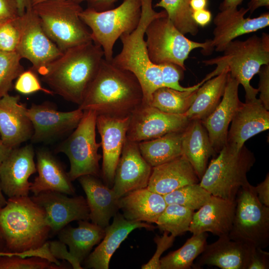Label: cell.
I'll return each mask as SVG.
<instances>
[{
	"instance_id": "1",
	"label": "cell",
	"mask_w": 269,
	"mask_h": 269,
	"mask_svg": "<svg viewBox=\"0 0 269 269\" xmlns=\"http://www.w3.org/2000/svg\"><path fill=\"white\" fill-rule=\"evenodd\" d=\"M141 87L131 72L103 58L79 109L97 115L130 117L143 102Z\"/></svg>"
},
{
	"instance_id": "2",
	"label": "cell",
	"mask_w": 269,
	"mask_h": 269,
	"mask_svg": "<svg viewBox=\"0 0 269 269\" xmlns=\"http://www.w3.org/2000/svg\"><path fill=\"white\" fill-rule=\"evenodd\" d=\"M104 56L102 47L93 41L70 48L48 66L42 80L53 93L79 106Z\"/></svg>"
},
{
	"instance_id": "3",
	"label": "cell",
	"mask_w": 269,
	"mask_h": 269,
	"mask_svg": "<svg viewBox=\"0 0 269 269\" xmlns=\"http://www.w3.org/2000/svg\"><path fill=\"white\" fill-rule=\"evenodd\" d=\"M50 232L44 210L28 196L8 198L0 209V238L5 252L40 248Z\"/></svg>"
},
{
	"instance_id": "4",
	"label": "cell",
	"mask_w": 269,
	"mask_h": 269,
	"mask_svg": "<svg viewBox=\"0 0 269 269\" xmlns=\"http://www.w3.org/2000/svg\"><path fill=\"white\" fill-rule=\"evenodd\" d=\"M165 15L167 13L164 10L159 12L154 10L152 0H141L139 23L133 32L120 37L122 50L111 61L116 66L129 71L135 76L142 90V103L148 105L153 93L163 85L158 65L152 63L148 56L144 37L145 31L152 20Z\"/></svg>"
},
{
	"instance_id": "5",
	"label": "cell",
	"mask_w": 269,
	"mask_h": 269,
	"mask_svg": "<svg viewBox=\"0 0 269 269\" xmlns=\"http://www.w3.org/2000/svg\"><path fill=\"white\" fill-rule=\"evenodd\" d=\"M223 52L222 56L203 61L207 65H217L207 76L211 78L227 68L231 76L244 87L246 101L256 99L259 90L250 81L263 66L269 65V34L263 33L261 37L253 35L245 40H234Z\"/></svg>"
},
{
	"instance_id": "6",
	"label": "cell",
	"mask_w": 269,
	"mask_h": 269,
	"mask_svg": "<svg viewBox=\"0 0 269 269\" xmlns=\"http://www.w3.org/2000/svg\"><path fill=\"white\" fill-rule=\"evenodd\" d=\"M210 161L199 181L211 195L235 200L241 187L249 182L247 173L256 158L244 145L237 149L226 144Z\"/></svg>"
},
{
	"instance_id": "7",
	"label": "cell",
	"mask_w": 269,
	"mask_h": 269,
	"mask_svg": "<svg viewBox=\"0 0 269 269\" xmlns=\"http://www.w3.org/2000/svg\"><path fill=\"white\" fill-rule=\"evenodd\" d=\"M32 8L49 38L63 52L92 41L91 31L80 17L83 8L70 0H49Z\"/></svg>"
},
{
	"instance_id": "8",
	"label": "cell",
	"mask_w": 269,
	"mask_h": 269,
	"mask_svg": "<svg viewBox=\"0 0 269 269\" xmlns=\"http://www.w3.org/2000/svg\"><path fill=\"white\" fill-rule=\"evenodd\" d=\"M141 16V0H124L113 9L96 11L87 8L80 13L84 23L91 30L92 41L100 46L105 59L111 62L113 48L122 35L137 27Z\"/></svg>"
},
{
	"instance_id": "9",
	"label": "cell",
	"mask_w": 269,
	"mask_h": 269,
	"mask_svg": "<svg viewBox=\"0 0 269 269\" xmlns=\"http://www.w3.org/2000/svg\"><path fill=\"white\" fill-rule=\"evenodd\" d=\"M145 35L148 56L151 61L157 65L172 63L185 70L184 62L192 50L201 48L203 54H208L214 49L210 39L199 42L187 38L167 15L152 20L147 25Z\"/></svg>"
},
{
	"instance_id": "10",
	"label": "cell",
	"mask_w": 269,
	"mask_h": 269,
	"mask_svg": "<svg viewBox=\"0 0 269 269\" xmlns=\"http://www.w3.org/2000/svg\"><path fill=\"white\" fill-rule=\"evenodd\" d=\"M229 236L249 246L266 248L269 244V207L259 200L249 182L240 188Z\"/></svg>"
},
{
	"instance_id": "11",
	"label": "cell",
	"mask_w": 269,
	"mask_h": 269,
	"mask_svg": "<svg viewBox=\"0 0 269 269\" xmlns=\"http://www.w3.org/2000/svg\"><path fill=\"white\" fill-rule=\"evenodd\" d=\"M97 114L92 110L84 111L83 116L72 134L57 148L68 157L70 169L68 175L72 181L80 176L101 175L98 153L101 143L96 138Z\"/></svg>"
},
{
	"instance_id": "12",
	"label": "cell",
	"mask_w": 269,
	"mask_h": 269,
	"mask_svg": "<svg viewBox=\"0 0 269 269\" xmlns=\"http://www.w3.org/2000/svg\"><path fill=\"white\" fill-rule=\"evenodd\" d=\"M20 37L16 52L29 60L31 69L41 76L63 52L49 38L32 6L19 15Z\"/></svg>"
},
{
	"instance_id": "13",
	"label": "cell",
	"mask_w": 269,
	"mask_h": 269,
	"mask_svg": "<svg viewBox=\"0 0 269 269\" xmlns=\"http://www.w3.org/2000/svg\"><path fill=\"white\" fill-rule=\"evenodd\" d=\"M189 122L184 115L167 113L142 103L130 116L127 139L139 142L183 132Z\"/></svg>"
},
{
	"instance_id": "14",
	"label": "cell",
	"mask_w": 269,
	"mask_h": 269,
	"mask_svg": "<svg viewBox=\"0 0 269 269\" xmlns=\"http://www.w3.org/2000/svg\"><path fill=\"white\" fill-rule=\"evenodd\" d=\"M83 114L84 111L79 108L61 112L50 104H32L27 108V115L33 129L30 139L34 143H38L61 136L77 127Z\"/></svg>"
},
{
	"instance_id": "15",
	"label": "cell",
	"mask_w": 269,
	"mask_h": 269,
	"mask_svg": "<svg viewBox=\"0 0 269 269\" xmlns=\"http://www.w3.org/2000/svg\"><path fill=\"white\" fill-rule=\"evenodd\" d=\"M130 117L97 115L96 128L101 136L102 166L101 175L104 183L113 187L117 165L127 139Z\"/></svg>"
},
{
	"instance_id": "16",
	"label": "cell",
	"mask_w": 269,
	"mask_h": 269,
	"mask_svg": "<svg viewBox=\"0 0 269 269\" xmlns=\"http://www.w3.org/2000/svg\"><path fill=\"white\" fill-rule=\"evenodd\" d=\"M152 169L142 157L138 142L126 139L112 187L116 196L120 199L132 191L146 188Z\"/></svg>"
},
{
	"instance_id": "17",
	"label": "cell",
	"mask_w": 269,
	"mask_h": 269,
	"mask_svg": "<svg viewBox=\"0 0 269 269\" xmlns=\"http://www.w3.org/2000/svg\"><path fill=\"white\" fill-rule=\"evenodd\" d=\"M31 144L13 148L0 164L3 193L8 198L27 196L31 182L28 179L36 170Z\"/></svg>"
},
{
	"instance_id": "18",
	"label": "cell",
	"mask_w": 269,
	"mask_h": 269,
	"mask_svg": "<svg viewBox=\"0 0 269 269\" xmlns=\"http://www.w3.org/2000/svg\"><path fill=\"white\" fill-rule=\"evenodd\" d=\"M55 191H45L30 197L44 210L51 231L58 233L73 221H88L89 209L82 196L69 197Z\"/></svg>"
},
{
	"instance_id": "19",
	"label": "cell",
	"mask_w": 269,
	"mask_h": 269,
	"mask_svg": "<svg viewBox=\"0 0 269 269\" xmlns=\"http://www.w3.org/2000/svg\"><path fill=\"white\" fill-rule=\"evenodd\" d=\"M248 8H229L221 10L215 17L213 38L210 39L216 51L223 52L227 45L242 35L256 32L269 25V13L258 17H245Z\"/></svg>"
},
{
	"instance_id": "20",
	"label": "cell",
	"mask_w": 269,
	"mask_h": 269,
	"mask_svg": "<svg viewBox=\"0 0 269 269\" xmlns=\"http://www.w3.org/2000/svg\"><path fill=\"white\" fill-rule=\"evenodd\" d=\"M33 133L27 108L18 95L9 94L0 99V135L3 144L11 149L30 139Z\"/></svg>"
},
{
	"instance_id": "21",
	"label": "cell",
	"mask_w": 269,
	"mask_h": 269,
	"mask_svg": "<svg viewBox=\"0 0 269 269\" xmlns=\"http://www.w3.org/2000/svg\"><path fill=\"white\" fill-rule=\"evenodd\" d=\"M269 128V112L259 99L241 102L228 130L227 143L240 149L248 139Z\"/></svg>"
},
{
	"instance_id": "22",
	"label": "cell",
	"mask_w": 269,
	"mask_h": 269,
	"mask_svg": "<svg viewBox=\"0 0 269 269\" xmlns=\"http://www.w3.org/2000/svg\"><path fill=\"white\" fill-rule=\"evenodd\" d=\"M236 205L235 200L211 195L209 200L194 212L189 231L193 235L210 232L219 237L229 235Z\"/></svg>"
},
{
	"instance_id": "23",
	"label": "cell",
	"mask_w": 269,
	"mask_h": 269,
	"mask_svg": "<svg viewBox=\"0 0 269 269\" xmlns=\"http://www.w3.org/2000/svg\"><path fill=\"white\" fill-rule=\"evenodd\" d=\"M239 86V82L229 73L222 100L213 112L201 121L217 153L227 143L229 125L241 103Z\"/></svg>"
},
{
	"instance_id": "24",
	"label": "cell",
	"mask_w": 269,
	"mask_h": 269,
	"mask_svg": "<svg viewBox=\"0 0 269 269\" xmlns=\"http://www.w3.org/2000/svg\"><path fill=\"white\" fill-rule=\"evenodd\" d=\"M153 230L155 227L151 224L128 220L117 212L112 223L105 228L102 241L85 260V267L94 269H108L110 260L121 244L134 230L138 228Z\"/></svg>"
},
{
	"instance_id": "25",
	"label": "cell",
	"mask_w": 269,
	"mask_h": 269,
	"mask_svg": "<svg viewBox=\"0 0 269 269\" xmlns=\"http://www.w3.org/2000/svg\"><path fill=\"white\" fill-rule=\"evenodd\" d=\"M251 248L231 239L229 235L219 237L216 242L206 245L192 267L197 269L209 266L222 269H247Z\"/></svg>"
},
{
	"instance_id": "26",
	"label": "cell",
	"mask_w": 269,
	"mask_h": 269,
	"mask_svg": "<svg viewBox=\"0 0 269 269\" xmlns=\"http://www.w3.org/2000/svg\"><path fill=\"white\" fill-rule=\"evenodd\" d=\"M78 180L86 195L92 223L106 228L119 210L118 198L114 191L97 176L86 175Z\"/></svg>"
},
{
	"instance_id": "27",
	"label": "cell",
	"mask_w": 269,
	"mask_h": 269,
	"mask_svg": "<svg viewBox=\"0 0 269 269\" xmlns=\"http://www.w3.org/2000/svg\"><path fill=\"white\" fill-rule=\"evenodd\" d=\"M38 175L31 182L30 191L34 195L45 191H55L73 195L71 180L60 162L48 149L40 148L36 152Z\"/></svg>"
},
{
	"instance_id": "28",
	"label": "cell",
	"mask_w": 269,
	"mask_h": 269,
	"mask_svg": "<svg viewBox=\"0 0 269 269\" xmlns=\"http://www.w3.org/2000/svg\"><path fill=\"white\" fill-rule=\"evenodd\" d=\"M199 181L191 164L181 155L153 167L146 188L163 196L181 187Z\"/></svg>"
},
{
	"instance_id": "29",
	"label": "cell",
	"mask_w": 269,
	"mask_h": 269,
	"mask_svg": "<svg viewBox=\"0 0 269 269\" xmlns=\"http://www.w3.org/2000/svg\"><path fill=\"white\" fill-rule=\"evenodd\" d=\"M167 204L163 195L147 188L132 191L119 199V209L125 219L155 223Z\"/></svg>"
},
{
	"instance_id": "30",
	"label": "cell",
	"mask_w": 269,
	"mask_h": 269,
	"mask_svg": "<svg viewBox=\"0 0 269 269\" xmlns=\"http://www.w3.org/2000/svg\"><path fill=\"white\" fill-rule=\"evenodd\" d=\"M181 145L182 155L191 164L200 180L209 159L217 154L201 121H190L183 132Z\"/></svg>"
},
{
	"instance_id": "31",
	"label": "cell",
	"mask_w": 269,
	"mask_h": 269,
	"mask_svg": "<svg viewBox=\"0 0 269 269\" xmlns=\"http://www.w3.org/2000/svg\"><path fill=\"white\" fill-rule=\"evenodd\" d=\"M59 241L67 245L69 252L81 264L94 246L100 243L105 228L88 221H79L78 226L65 227L59 232Z\"/></svg>"
},
{
	"instance_id": "32",
	"label": "cell",
	"mask_w": 269,
	"mask_h": 269,
	"mask_svg": "<svg viewBox=\"0 0 269 269\" xmlns=\"http://www.w3.org/2000/svg\"><path fill=\"white\" fill-rule=\"evenodd\" d=\"M228 73L226 68L199 87L194 101L184 114L189 120L202 121L216 109L224 94Z\"/></svg>"
},
{
	"instance_id": "33",
	"label": "cell",
	"mask_w": 269,
	"mask_h": 269,
	"mask_svg": "<svg viewBox=\"0 0 269 269\" xmlns=\"http://www.w3.org/2000/svg\"><path fill=\"white\" fill-rule=\"evenodd\" d=\"M183 132L167 134L160 137L138 142L144 159L153 167L182 155Z\"/></svg>"
},
{
	"instance_id": "34",
	"label": "cell",
	"mask_w": 269,
	"mask_h": 269,
	"mask_svg": "<svg viewBox=\"0 0 269 269\" xmlns=\"http://www.w3.org/2000/svg\"><path fill=\"white\" fill-rule=\"evenodd\" d=\"M207 79L205 77L187 91H178L167 87H161L152 94L149 105L167 113L184 115L194 101L197 89Z\"/></svg>"
},
{
	"instance_id": "35",
	"label": "cell",
	"mask_w": 269,
	"mask_h": 269,
	"mask_svg": "<svg viewBox=\"0 0 269 269\" xmlns=\"http://www.w3.org/2000/svg\"><path fill=\"white\" fill-rule=\"evenodd\" d=\"M207 233L193 235L181 248L160 259V269H190L207 244Z\"/></svg>"
},
{
	"instance_id": "36",
	"label": "cell",
	"mask_w": 269,
	"mask_h": 269,
	"mask_svg": "<svg viewBox=\"0 0 269 269\" xmlns=\"http://www.w3.org/2000/svg\"><path fill=\"white\" fill-rule=\"evenodd\" d=\"M194 212L178 204H167L155 224L160 231L167 232L175 237L181 236L189 231Z\"/></svg>"
},
{
	"instance_id": "37",
	"label": "cell",
	"mask_w": 269,
	"mask_h": 269,
	"mask_svg": "<svg viewBox=\"0 0 269 269\" xmlns=\"http://www.w3.org/2000/svg\"><path fill=\"white\" fill-rule=\"evenodd\" d=\"M190 0H160L154 7L163 8L168 18L182 33L195 35L198 26L192 17Z\"/></svg>"
},
{
	"instance_id": "38",
	"label": "cell",
	"mask_w": 269,
	"mask_h": 269,
	"mask_svg": "<svg viewBox=\"0 0 269 269\" xmlns=\"http://www.w3.org/2000/svg\"><path fill=\"white\" fill-rule=\"evenodd\" d=\"M211 196L198 183L183 186L163 197L167 204H176L195 211L201 207Z\"/></svg>"
},
{
	"instance_id": "39",
	"label": "cell",
	"mask_w": 269,
	"mask_h": 269,
	"mask_svg": "<svg viewBox=\"0 0 269 269\" xmlns=\"http://www.w3.org/2000/svg\"><path fill=\"white\" fill-rule=\"evenodd\" d=\"M16 52L0 51V99L8 94L13 81L24 70Z\"/></svg>"
},
{
	"instance_id": "40",
	"label": "cell",
	"mask_w": 269,
	"mask_h": 269,
	"mask_svg": "<svg viewBox=\"0 0 269 269\" xmlns=\"http://www.w3.org/2000/svg\"><path fill=\"white\" fill-rule=\"evenodd\" d=\"M59 267H62L40 257L0 256V269H55Z\"/></svg>"
},
{
	"instance_id": "41",
	"label": "cell",
	"mask_w": 269,
	"mask_h": 269,
	"mask_svg": "<svg viewBox=\"0 0 269 269\" xmlns=\"http://www.w3.org/2000/svg\"><path fill=\"white\" fill-rule=\"evenodd\" d=\"M19 15L0 23V51H16L20 37Z\"/></svg>"
},
{
	"instance_id": "42",
	"label": "cell",
	"mask_w": 269,
	"mask_h": 269,
	"mask_svg": "<svg viewBox=\"0 0 269 269\" xmlns=\"http://www.w3.org/2000/svg\"><path fill=\"white\" fill-rule=\"evenodd\" d=\"M14 88L18 92L24 95L30 94L37 91H42L50 95L53 94L52 91L41 86L37 73L31 68L24 70L19 75L15 83Z\"/></svg>"
},
{
	"instance_id": "43",
	"label": "cell",
	"mask_w": 269,
	"mask_h": 269,
	"mask_svg": "<svg viewBox=\"0 0 269 269\" xmlns=\"http://www.w3.org/2000/svg\"><path fill=\"white\" fill-rule=\"evenodd\" d=\"M161 71L163 87L178 91H187L194 88L195 85L182 87L179 81L182 78L184 70L177 65L172 63H163L157 64Z\"/></svg>"
},
{
	"instance_id": "44",
	"label": "cell",
	"mask_w": 269,
	"mask_h": 269,
	"mask_svg": "<svg viewBox=\"0 0 269 269\" xmlns=\"http://www.w3.org/2000/svg\"><path fill=\"white\" fill-rule=\"evenodd\" d=\"M167 232H163L162 236L156 235L154 238V241L156 244V251L150 260L141 266L142 269H160V257L173 245L175 239V237L172 235L169 236Z\"/></svg>"
},
{
	"instance_id": "45",
	"label": "cell",
	"mask_w": 269,
	"mask_h": 269,
	"mask_svg": "<svg viewBox=\"0 0 269 269\" xmlns=\"http://www.w3.org/2000/svg\"><path fill=\"white\" fill-rule=\"evenodd\" d=\"M50 251L56 259L68 261L74 269H82L81 263L67 251L66 245L60 241L49 242Z\"/></svg>"
},
{
	"instance_id": "46",
	"label": "cell",
	"mask_w": 269,
	"mask_h": 269,
	"mask_svg": "<svg viewBox=\"0 0 269 269\" xmlns=\"http://www.w3.org/2000/svg\"><path fill=\"white\" fill-rule=\"evenodd\" d=\"M269 269V253L263 249L251 247L247 269Z\"/></svg>"
},
{
	"instance_id": "47",
	"label": "cell",
	"mask_w": 269,
	"mask_h": 269,
	"mask_svg": "<svg viewBox=\"0 0 269 269\" xmlns=\"http://www.w3.org/2000/svg\"><path fill=\"white\" fill-rule=\"evenodd\" d=\"M259 99L264 107L269 110V65L263 66L259 72Z\"/></svg>"
},
{
	"instance_id": "48",
	"label": "cell",
	"mask_w": 269,
	"mask_h": 269,
	"mask_svg": "<svg viewBox=\"0 0 269 269\" xmlns=\"http://www.w3.org/2000/svg\"><path fill=\"white\" fill-rule=\"evenodd\" d=\"M18 16L15 0H0V23Z\"/></svg>"
},
{
	"instance_id": "49",
	"label": "cell",
	"mask_w": 269,
	"mask_h": 269,
	"mask_svg": "<svg viewBox=\"0 0 269 269\" xmlns=\"http://www.w3.org/2000/svg\"><path fill=\"white\" fill-rule=\"evenodd\" d=\"M257 197L263 205L269 207V175L268 173L263 181L254 186Z\"/></svg>"
},
{
	"instance_id": "50",
	"label": "cell",
	"mask_w": 269,
	"mask_h": 269,
	"mask_svg": "<svg viewBox=\"0 0 269 269\" xmlns=\"http://www.w3.org/2000/svg\"><path fill=\"white\" fill-rule=\"evenodd\" d=\"M192 17L198 26L204 27L211 22L212 13L210 10L205 8L192 11Z\"/></svg>"
},
{
	"instance_id": "51",
	"label": "cell",
	"mask_w": 269,
	"mask_h": 269,
	"mask_svg": "<svg viewBox=\"0 0 269 269\" xmlns=\"http://www.w3.org/2000/svg\"><path fill=\"white\" fill-rule=\"evenodd\" d=\"M118 0H86L87 8L96 11H103L112 8Z\"/></svg>"
},
{
	"instance_id": "52",
	"label": "cell",
	"mask_w": 269,
	"mask_h": 269,
	"mask_svg": "<svg viewBox=\"0 0 269 269\" xmlns=\"http://www.w3.org/2000/svg\"><path fill=\"white\" fill-rule=\"evenodd\" d=\"M263 6L269 7V0H250L248 4V8L250 13H252L257 8Z\"/></svg>"
},
{
	"instance_id": "53",
	"label": "cell",
	"mask_w": 269,
	"mask_h": 269,
	"mask_svg": "<svg viewBox=\"0 0 269 269\" xmlns=\"http://www.w3.org/2000/svg\"><path fill=\"white\" fill-rule=\"evenodd\" d=\"M208 0H190L189 5L192 11L206 8Z\"/></svg>"
},
{
	"instance_id": "54",
	"label": "cell",
	"mask_w": 269,
	"mask_h": 269,
	"mask_svg": "<svg viewBox=\"0 0 269 269\" xmlns=\"http://www.w3.org/2000/svg\"><path fill=\"white\" fill-rule=\"evenodd\" d=\"M19 15H22L29 8L32 7L31 0H15Z\"/></svg>"
},
{
	"instance_id": "55",
	"label": "cell",
	"mask_w": 269,
	"mask_h": 269,
	"mask_svg": "<svg viewBox=\"0 0 269 269\" xmlns=\"http://www.w3.org/2000/svg\"><path fill=\"white\" fill-rule=\"evenodd\" d=\"M244 0H223L220 5V10L229 8H235L240 4Z\"/></svg>"
},
{
	"instance_id": "56",
	"label": "cell",
	"mask_w": 269,
	"mask_h": 269,
	"mask_svg": "<svg viewBox=\"0 0 269 269\" xmlns=\"http://www.w3.org/2000/svg\"><path fill=\"white\" fill-rule=\"evenodd\" d=\"M12 149L3 144L0 135V164L8 156Z\"/></svg>"
},
{
	"instance_id": "57",
	"label": "cell",
	"mask_w": 269,
	"mask_h": 269,
	"mask_svg": "<svg viewBox=\"0 0 269 269\" xmlns=\"http://www.w3.org/2000/svg\"><path fill=\"white\" fill-rule=\"evenodd\" d=\"M3 191L1 188V180L0 177V209L3 207L7 203V200H6L3 194Z\"/></svg>"
},
{
	"instance_id": "58",
	"label": "cell",
	"mask_w": 269,
	"mask_h": 269,
	"mask_svg": "<svg viewBox=\"0 0 269 269\" xmlns=\"http://www.w3.org/2000/svg\"><path fill=\"white\" fill-rule=\"evenodd\" d=\"M49 0H31L32 6L40 2L47 1ZM74 1L76 2L81 4L82 2L86 1V0H70Z\"/></svg>"
},
{
	"instance_id": "59",
	"label": "cell",
	"mask_w": 269,
	"mask_h": 269,
	"mask_svg": "<svg viewBox=\"0 0 269 269\" xmlns=\"http://www.w3.org/2000/svg\"><path fill=\"white\" fill-rule=\"evenodd\" d=\"M19 253H11V252H0V256H19Z\"/></svg>"
},
{
	"instance_id": "60",
	"label": "cell",
	"mask_w": 269,
	"mask_h": 269,
	"mask_svg": "<svg viewBox=\"0 0 269 269\" xmlns=\"http://www.w3.org/2000/svg\"><path fill=\"white\" fill-rule=\"evenodd\" d=\"M4 251V246L1 239L0 238V252Z\"/></svg>"
}]
</instances>
